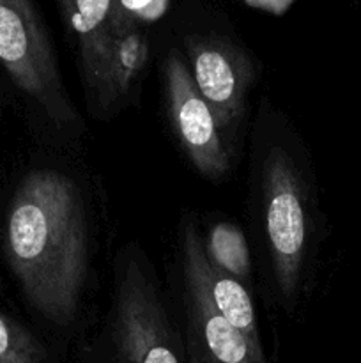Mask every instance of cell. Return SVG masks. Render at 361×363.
<instances>
[{"label":"cell","mask_w":361,"mask_h":363,"mask_svg":"<svg viewBox=\"0 0 361 363\" xmlns=\"http://www.w3.org/2000/svg\"><path fill=\"white\" fill-rule=\"evenodd\" d=\"M6 257L25 298L57 325L76 315L88 268L84 197L59 170L27 174L6 220Z\"/></svg>","instance_id":"1"},{"label":"cell","mask_w":361,"mask_h":363,"mask_svg":"<svg viewBox=\"0 0 361 363\" xmlns=\"http://www.w3.org/2000/svg\"><path fill=\"white\" fill-rule=\"evenodd\" d=\"M0 64L13 84L57 126L80 124L53 46L30 0H0Z\"/></svg>","instance_id":"2"},{"label":"cell","mask_w":361,"mask_h":363,"mask_svg":"<svg viewBox=\"0 0 361 363\" xmlns=\"http://www.w3.org/2000/svg\"><path fill=\"white\" fill-rule=\"evenodd\" d=\"M264 197L265 230L276 286L283 298L292 300L299 289L306 218L299 179L292 160L282 147H273L264 162Z\"/></svg>","instance_id":"3"},{"label":"cell","mask_w":361,"mask_h":363,"mask_svg":"<svg viewBox=\"0 0 361 363\" xmlns=\"http://www.w3.org/2000/svg\"><path fill=\"white\" fill-rule=\"evenodd\" d=\"M165 92L173 130L195 169L209 179L225 176L230 160L219 128L195 85L193 74L177 53L165 64Z\"/></svg>","instance_id":"4"},{"label":"cell","mask_w":361,"mask_h":363,"mask_svg":"<svg viewBox=\"0 0 361 363\" xmlns=\"http://www.w3.org/2000/svg\"><path fill=\"white\" fill-rule=\"evenodd\" d=\"M115 330L126 363H180L158 293L134 261L119 280Z\"/></svg>","instance_id":"5"},{"label":"cell","mask_w":361,"mask_h":363,"mask_svg":"<svg viewBox=\"0 0 361 363\" xmlns=\"http://www.w3.org/2000/svg\"><path fill=\"white\" fill-rule=\"evenodd\" d=\"M188 55L195 85L216 124L229 126L243 112L244 96L253 78L250 59L234 45L214 38L190 39Z\"/></svg>","instance_id":"6"},{"label":"cell","mask_w":361,"mask_h":363,"mask_svg":"<svg viewBox=\"0 0 361 363\" xmlns=\"http://www.w3.org/2000/svg\"><path fill=\"white\" fill-rule=\"evenodd\" d=\"M183 272L193 363H253L244 337L212 305L186 230L183 233Z\"/></svg>","instance_id":"7"},{"label":"cell","mask_w":361,"mask_h":363,"mask_svg":"<svg viewBox=\"0 0 361 363\" xmlns=\"http://www.w3.org/2000/svg\"><path fill=\"white\" fill-rule=\"evenodd\" d=\"M184 230L188 233L191 245H193L198 269H200L202 279H204L205 287H207L209 298H211L216 311L244 337L248 347H250L253 363H268L264 347H262L260 342V333H258L253 301H251L248 291L244 289L241 280L234 279L232 275L216 268L209 261L207 255H205L204 243H202L200 236H198L197 229L193 225H186Z\"/></svg>","instance_id":"8"},{"label":"cell","mask_w":361,"mask_h":363,"mask_svg":"<svg viewBox=\"0 0 361 363\" xmlns=\"http://www.w3.org/2000/svg\"><path fill=\"white\" fill-rule=\"evenodd\" d=\"M59 4L80 45L85 80L94 89L110 43L126 23L115 13L113 0H59Z\"/></svg>","instance_id":"9"},{"label":"cell","mask_w":361,"mask_h":363,"mask_svg":"<svg viewBox=\"0 0 361 363\" xmlns=\"http://www.w3.org/2000/svg\"><path fill=\"white\" fill-rule=\"evenodd\" d=\"M149 45L138 28L122 27L113 35L94 85V94L101 101L112 103L124 98L147 60Z\"/></svg>","instance_id":"10"},{"label":"cell","mask_w":361,"mask_h":363,"mask_svg":"<svg viewBox=\"0 0 361 363\" xmlns=\"http://www.w3.org/2000/svg\"><path fill=\"white\" fill-rule=\"evenodd\" d=\"M205 255L216 268L241 280L250 275L251 259L246 240L234 223H216L204 245Z\"/></svg>","instance_id":"11"},{"label":"cell","mask_w":361,"mask_h":363,"mask_svg":"<svg viewBox=\"0 0 361 363\" xmlns=\"http://www.w3.org/2000/svg\"><path fill=\"white\" fill-rule=\"evenodd\" d=\"M0 363H46L41 342L6 314H0Z\"/></svg>","instance_id":"12"},{"label":"cell","mask_w":361,"mask_h":363,"mask_svg":"<svg viewBox=\"0 0 361 363\" xmlns=\"http://www.w3.org/2000/svg\"><path fill=\"white\" fill-rule=\"evenodd\" d=\"M166 0H120V6L124 9L134 11L144 16H156L165 9Z\"/></svg>","instance_id":"13"},{"label":"cell","mask_w":361,"mask_h":363,"mask_svg":"<svg viewBox=\"0 0 361 363\" xmlns=\"http://www.w3.org/2000/svg\"><path fill=\"white\" fill-rule=\"evenodd\" d=\"M253 4H257V6L260 7H265V9H271V11H282L285 9L287 4L290 2V0H251Z\"/></svg>","instance_id":"14"}]
</instances>
